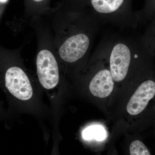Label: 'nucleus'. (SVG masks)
I'll return each mask as SVG.
<instances>
[{
  "mask_svg": "<svg viewBox=\"0 0 155 155\" xmlns=\"http://www.w3.org/2000/svg\"><path fill=\"white\" fill-rule=\"evenodd\" d=\"M103 50L116 82L123 81L131 64L144 58L145 50L139 39L112 37L105 40Z\"/></svg>",
  "mask_w": 155,
  "mask_h": 155,
  "instance_id": "1",
  "label": "nucleus"
},
{
  "mask_svg": "<svg viewBox=\"0 0 155 155\" xmlns=\"http://www.w3.org/2000/svg\"><path fill=\"white\" fill-rule=\"evenodd\" d=\"M37 71L42 86L51 89L57 86L59 81V69L55 58L51 52L42 50L36 60Z\"/></svg>",
  "mask_w": 155,
  "mask_h": 155,
  "instance_id": "2",
  "label": "nucleus"
},
{
  "mask_svg": "<svg viewBox=\"0 0 155 155\" xmlns=\"http://www.w3.org/2000/svg\"><path fill=\"white\" fill-rule=\"evenodd\" d=\"M5 81L8 90L18 99L27 101L32 97L33 91L29 79L19 67H14L8 69Z\"/></svg>",
  "mask_w": 155,
  "mask_h": 155,
  "instance_id": "3",
  "label": "nucleus"
},
{
  "mask_svg": "<svg viewBox=\"0 0 155 155\" xmlns=\"http://www.w3.org/2000/svg\"><path fill=\"white\" fill-rule=\"evenodd\" d=\"M89 38L84 33L70 37L61 46L59 53L61 58L68 63H74L83 58L89 47Z\"/></svg>",
  "mask_w": 155,
  "mask_h": 155,
  "instance_id": "4",
  "label": "nucleus"
},
{
  "mask_svg": "<svg viewBox=\"0 0 155 155\" xmlns=\"http://www.w3.org/2000/svg\"><path fill=\"white\" fill-rule=\"evenodd\" d=\"M155 95V81L151 80L143 81L129 100L126 107L127 113L133 116L140 114L144 110L150 100Z\"/></svg>",
  "mask_w": 155,
  "mask_h": 155,
  "instance_id": "5",
  "label": "nucleus"
},
{
  "mask_svg": "<svg viewBox=\"0 0 155 155\" xmlns=\"http://www.w3.org/2000/svg\"><path fill=\"white\" fill-rule=\"evenodd\" d=\"M115 81L110 68L98 71L92 78L89 89L94 96L103 98L109 96L114 89Z\"/></svg>",
  "mask_w": 155,
  "mask_h": 155,
  "instance_id": "6",
  "label": "nucleus"
},
{
  "mask_svg": "<svg viewBox=\"0 0 155 155\" xmlns=\"http://www.w3.org/2000/svg\"><path fill=\"white\" fill-rule=\"evenodd\" d=\"M82 137L86 140L94 139L98 141H102L106 138L107 134L102 126L93 125L87 127L83 130Z\"/></svg>",
  "mask_w": 155,
  "mask_h": 155,
  "instance_id": "7",
  "label": "nucleus"
},
{
  "mask_svg": "<svg viewBox=\"0 0 155 155\" xmlns=\"http://www.w3.org/2000/svg\"><path fill=\"white\" fill-rule=\"evenodd\" d=\"M140 22L150 17L155 13V0H145L143 8L138 11Z\"/></svg>",
  "mask_w": 155,
  "mask_h": 155,
  "instance_id": "8",
  "label": "nucleus"
},
{
  "mask_svg": "<svg viewBox=\"0 0 155 155\" xmlns=\"http://www.w3.org/2000/svg\"><path fill=\"white\" fill-rule=\"evenodd\" d=\"M8 0H0V2H1V3H2V4H4V3H6L7 2V1Z\"/></svg>",
  "mask_w": 155,
  "mask_h": 155,
  "instance_id": "9",
  "label": "nucleus"
},
{
  "mask_svg": "<svg viewBox=\"0 0 155 155\" xmlns=\"http://www.w3.org/2000/svg\"><path fill=\"white\" fill-rule=\"evenodd\" d=\"M34 1H35V2H41V1H43V0H34Z\"/></svg>",
  "mask_w": 155,
  "mask_h": 155,
  "instance_id": "10",
  "label": "nucleus"
}]
</instances>
